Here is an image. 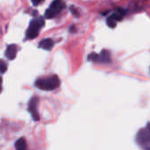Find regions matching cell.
I'll use <instances>...</instances> for the list:
<instances>
[{
    "label": "cell",
    "instance_id": "6da1fadb",
    "mask_svg": "<svg viewBox=\"0 0 150 150\" xmlns=\"http://www.w3.org/2000/svg\"><path fill=\"white\" fill-rule=\"evenodd\" d=\"M34 84L38 89L42 91H54L59 87L60 80L57 76L52 75L49 76L39 78Z\"/></svg>",
    "mask_w": 150,
    "mask_h": 150
},
{
    "label": "cell",
    "instance_id": "7a4b0ae2",
    "mask_svg": "<svg viewBox=\"0 0 150 150\" xmlns=\"http://www.w3.org/2000/svg\"><path fill=\"white\" fill-rule=\"evenodd\" d=\"M44 24H45L44 19L41 17H39L37 18H33L30 22L29 27L26 30L25 38L28 39V40H32V39L37 37L40 28L44 25Z\"/></svg>",
    "mask_w": 150,
    "mask_h": 150
},
{
    "label": "cell",
    "instance_id": "3957f363",
    "mask_svg": "<svg viewBox=\"0 0 150 150\" xmlns=\"http://www.w3.org/2000/svg\"><path fill=\"white\" fill-rule=\"evenodd\" d=\"M65 8V3L62 0H54L50 7L46 11L45 17L47 18H53L54 16L58 15Z\"/></svg>",
    "mask_w": 150,
    "mask_h": 150
},
{
    "label": "cell",
    "instance_id": "277c9868",
    "mask_svg": "<svg viewBox=\"0 0 150 150\" xmlns=\"http://www.w3.org/2000/svg\"><path fill=\"white\" fill-rule=\"evenodd\" d=\"M125 12H126L125 10H123V9H121V8L116 9V11H115L110 17L107 18L106 22H107L108 26L111 27V28L115 27L116 25H117V22L120 21V20H121V19L123 18V17H124V15H125Z\"/></svg>",
    "mask_w": 150,
    "mask_h": 150
},
{
    "label": "cell",
    "instance_id": "5b68a950",
    "mask_svg": "<svg viewBox=\"0 0 150 150\" xmlns=\"http://www.w3.org/2000/svg\"><path fill=\"white\" fill-rule=\"evenodd\" d=\"M137 141L140 143V145L145 147V148H150V128L147 127V129H142L139 132L137 135Z\"/></svg>",
    "mask_w": 150,
    "mask_h": 150
},
{
    "label": "cell",
    "instance_id": "8992f818",
    "mask_svg": "<svg viewBox=\"0 0 150 150\" xmlns=\"http://www.w3.org/2000/svg\"><path fill=\"white\" fill-rule=\"evenodd\" d=\"M38 105H39V98L33 97L28 104V111L30 112L33 120L35 121L40 120V116L38 112Z\"/></svg>",
    "mask_w": 150,
    "mask_h": 150
},
{
    "label": "cell",
    "instance_id": "52a82bcc",
    "mask_svg": "<svg viewBox=\"0 0 150 150\" xmlns=\"http://www.w3.org/2000/svg\"><path fill=\"white\" fill-rule=\"evenodd\" d=\"M16 54H17V46L14 44L8 46V47L6 48L5 56L10 60H13L16 57Z\"/></svg>",
    "mask_w": 150,
    "mask_h": 150
},
{
    "label": "cell",
    "instance_id": "ba28073f",
    "mask_svg": "<svg viewBox=\"0 0 150 150\" xmlns=\"http://www.w3.org/2000/svg\"><path fill=\"white\" fill-rule=\"evenodd\" d=\"M54 47V41L51 39H45L42 40L39 43V47L43 48L45 50H51Z\"/></svg>",
    "mask_w": 150,
    "mask_h": 150
},
{
    "label": "cell",
    "instance_id": "9c48e42d",
    "mask_svg": "<svg viewBox=\"0 0 150 150\" xmlns=\"http://www.w3.org/2000/svg\"><path fill=\"white\" fill-rule=\"evenodd\" d=\"M111 62V56L108 51L103 50L100 54H98V62H104L107 63Z\"/></svg>",
    "mask_w": 150,
    "mask_h": 150
},
{
    "label": "cell",
    "instance_id": "30bf717a",
    "mask_svg": "<svg viewBox=\"0 0 150 150\" xmlns=\"http://www.w3.org/2000/svg\"><path fill=\"white\" fill-rule=\"evenodd\" d=\"M15 149L17 150L26 149V142L24 138L18 139L15 143Z\"/></svg>",
    "mask_w": 150,
    "mask_h": 150
},
{
    "label": "cell",
    "instance_id": "8fae6325",
    "mask_svg": "<svg viewBox=\"0 0 150 150\" xmlns=\"http://www.w3.org/2000/svg\"><path fill=\"white\" fill-rule=\"evenodd\" d=\"M5 70H6V65H5L4 62L2 61V62H1V72H2V73H4Z\"/></svg>",
    "mask_w": 150,
    "mask_h": 150
},
{
    "label": "cell",
    "instance_id": "7c38bea8",
    "mask_svg": "<svg viewBox=\"0 0 150 150\" xmlns=\"http://www.w3.org/2000/svg\"><path fill=\"white\" fill-rule=\"evenodd\" d=\"M71 9H72V10H71L72 13H73L75 16H78V11H77V10H76L75 7H74V6H72V7H71Z\"/></svg>",
    "mask_w": 150,
    "mask_h": 150
},
{
    "label": "cell",
    "instance_id": "4fadbf2b",
    "mask_svg": "<svg viewBox=\"0 0 150 150\" xmlns=\"http://www.w3.org/2000/svg\"><path fill=\"white\" fill-rule=\"evenodd\" d=\"M41 1H43V0H32V2L34 5H38Z\"/></svg>",
    "mask_w": 150,
    "mask_h": 150
},
{
    "label": "cell",
    "instance_id": "5bb4252c",
    "mask_svg": "<svg viewBox=\"0 0 150 150\" xmlns=\"http://www.w3.org/2000/svg\"><path fill=\"white\" fill-rule=\"evenodd\" d=\"M148 127H149L150 128V124H149V125H148Z\"/></svg>",
    "mask_w": 150,
    "mask_h": 150
}]
</instances>
